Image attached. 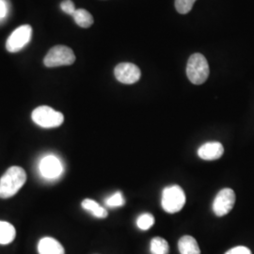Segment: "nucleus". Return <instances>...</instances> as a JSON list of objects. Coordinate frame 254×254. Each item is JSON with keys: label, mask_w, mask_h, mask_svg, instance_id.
<instances>
[{"label": "nucleus", "mask_w": 254, "mask_h": 254, "mask_svg": "<svg viewBox=\"0 0 254 254\" xmlns=\"http://www.w3.org/2000/svg\"><path fill=\"white\" fill-rule=\"evenodd\" d=\"M178 249L181 254H200V247L196 239L190 236H184L180 238Z\"/></svg>", "instance_id": "f8f14e48"}, {"label": "nucleus", "mask_w": 254, "mask_h": 254, "mask_svg": "<svg viewBox=\"0 0 254 254\" xmlns=\"http://www.w3.org/2000/svg\"><path fill=\"white\" fill-rule=\"evenodd\" d=\"M114 74L119 82L123 84L131 85L139 80L141 76V72L135 64L123 63L118 64L115 67Z\"/></svg>", "instance_id": "6e6552de"}, {"label": "nucleus", "mask_w": 254, "mask_h": 254, "mask_svg": "<svg viewBox=\"0 0 254 254\" xmlns=\"http://www.w3.org/2000/svg\"><path fill=\"white\" fill-rule=\"evenodd\" d=\"M31 118L37 126L43 128L61 127L64 121V114L62 112L47 106H41L34 109L31 114Z\"/></svg>", "instance_id": "20e7f679"}, {"label": "nucleus", "mask_w": 254, "mask_h": 254, "mask_svg": "<svg viewBox=\"0 0 254 254\" xmlns=\"http://www.w3.org/2000/svg\"><path fill=\"white\" fill-rule=\"evenodd\" d=\"M169 244L162 237H154L151 241V254H169Z\"/></svg>", "instance_id": "dca6fc26"}, {"label": "nucleus", "mask_w": 254, "mask_h": 254, "mask_svg": "<svg viewBox=\"0 0 254 254\" xmlns=\"http://www.w3.org/2000/svg\"><path fill=\"white\" fill-rule=\"evenodd\" d=\"M224 153V148L220 142L213 141L200 146L198 150V155L201 159L212 161L219 159Z\"/></svg>", "instance_id": "9d476101"}, {"label": "nucleus", "mask_w": 254, "mask_h": 254, "mask_svg": "<svg viewBox=\"0 0 254 254\" xmlns=\"http://www.w3.org/2000/svg\"><path fill=\"white\" fill-rule=\"evenodd\" d=\"M125 203H126V200L121 191H117L116 193H114L113 195H111L106 200L107 206L110 208H116V207L124 206Z\"/></svg>", "instance_id": "a211bd4d"}, {"label": "nucleus", "mask_w": 254, "mask_h": 254, "mask_svg": "<svg viewBox=\"0 0 254 254\" xmlns=\"http://www.w3.org/2000/svg\"><path fill=\"white\" fill-rule=\"evenodd\" d=\"M154 224V218L152 214L144 213L136 219V225L142 231H147Z\"/></svg>", "instance_id": "f3484780"}, {"label": "nucleus", "mask_w": 254, "mask_h": 254, "mask_svg": "<svg viewBox=\"0 0 254 254\" xmlns=\"http://www.w3.org/2000/svg\"><path fill=\"white\" fill-rule=\"evenodd\" d=\"M61 9H63V11H64L66 14H69L71 16H73L74 11L76 10L75 6H74L72 0H64V1H63L62 4H61Z\"/></svg>", "instance_id": "aec40b11"}, {"label": "nucleus", "mask_w": 254, "mask_h": 254, "mask_svg": "<svg viewBox=\"0 0 254 254\" xmlns=\"http://www.w3.org/2000/svg\"><path fill=\"white\" fill-rule=\"evenodd\" d=\"M186 203V194L181 187L174 185L164 189L162 192V208L170 214L181 211Z\"/></svg>", "instance_id": "7ed1b4c3"}, {"label": "nucleus", "mask_w": 254, "mask_h": 254, "mask_svg": "<svg viewBox=\"0 0 254 254\" xmlns=\"http://www.w3.org/2000/svg\"><path fill=\"white\" fill-rule=\"evenodd\" d=\"M16 236V231L13 225L6 221H0V244L8 245Z\"/></svg>", "instance_id": "ddd939ff"}, {"label": "nucleus", "mask_w": 254, "mask_h": 254, "mask_svg": "<svg viewBox=\"0 0 254 254\" xmlns=\"http://www.w3.org/2000/svg\"><path fill=\"white\" fill-rule=\"evenodd\" d=\"M27 180L26 172L17 166L10 167L0 179V198L8 199L14 196Z\"/></svg>", "instance_id": "f257e3e1"}, {"label": "nucleus", "mask_w": 254, "mask_h": 254, "mask_svg": "<svg viewBox=\"0 0 254 254\" xmlns=\"http://www.w3.org/2000/svg\"><path fill=\"white\" fill-rule=\"evenodd\" d=\"M209 73L208 63L205 57L200 53L192 55L187 64V75L190 81L195 85H201L207 80Z\"/></svg>", "instance_id": "f03ea898"}, {"label": "nucleus", "mask_w": 254, "mask_h": 254, "mask_svg": "<svg viewBox=\"0 0 254 254\" xmlns=\"http://www.w3.org/2000/svg\"><path fill=\"white\" fill-rule=\"evenodd\" d=\"M75 62V56L73 50L65 46H54L49 50V52L44 60V64L46 67H59L72 65Z\"/></svg>", "instance_id": "39448f33"}, {"label": "nucleus", "mask_w": 254, "mask_h": 254, "mask_svg": "<svg viewBox=\"0 0 254 254\" xmlns=\"http://www.w3.org/2000/svg\"><path fill=\"white\" fill-rule=\"evenodd\" d=\"M236 203V193L231 189H223L218 192L213 201V211L216 216L223 217L230 213Z\"/></svg>", "instance_id": "0eeeda50"}, {"label": "nucleus", "mask_w": 254, "mask_h": 254, "mask_svg": "<svg viewBox=\"0 0 254 254\" xmlns=\"http://www.w3.org/2000/svg\"><path fill=\"white\" fill-rule=\"evenodd\" d=\"M82 207L86 211L90 212L95 218H106L108 217V211L102 207L99 203L91 199H85L82 201Z\"/></svg>", "instance_id": "4468645a"}, {"label": "nucleus", "mask_w": 254, "mask_h": 254, "mask_svg": "<svg viewBox=\"0 0 254 254\" xmlns=\"http://www.w3.org/2000/svg\"><path fill=\"white\" fill-rule=\"evenodd\" d=\"M64 171L62 161L55 155H47L40 162V172L46 179H56Z\"/></svg>", "instance_id": "1a4fd4ad"}, {"label": "nucleus", "mask_w": 254, "mask_h": 254, "mask_svg": "<svg viewBox=\"0 0 254 254\" xmlns=\"http://www.w3.org/2000/svg\"><path fill=\"white\" fill-rule=\"evenodd\" d=\"M32 27L24 25L12 31L6 42V48L9 53H16L22 50L31 41Z\"/></svg>", "instance_id": "423d86ee"}, {"label": "nucleus", "mask_w": 254, "mask_h": 254, "mask_svg": "<svg viewBox=\"0 0 254 254\" xmlns=\"http://www.w3.org/2000/svg\"><path fill=\"white\" fill-rule=\"evenodd\" d=\"M39 254H64L63 245L52 237H44L38 244Z\"/></svg>", "instance_id": "9b49d317"}, {"label": "nucleus", "mask_w": 254, "mask_h": 254, "mask_svg": "<svg viewBox=\"0 0 254 254\" xmlns=\"http://www.w3.org/2000/svg\"><path fill=\"white\" fill-rule=\"evenodd\" d=\"M196 0H175L176 10L181 14H187L192 9Z\"/></svg>", "instance_id": "6ab92c4d"}, {"label": "nucleus", "mask_w": 254, "mask_h": 254, "mask_svg": "<svg viewBox=\"0 0 254 254\" xmlns=\"http://www.w3.org/2000/svg\"><path fill=\"white\" fill-rule=\"evenodd\" d=\"M225 254H252V252L250 249H248L247 247L243 246H238L236 248L231 249L230 251H228Z\"/></svg>", "instance_id": "412c9836"}, {"label": "nucleus", "mask_w": 254, "mask_h": 254, "mask_svg": "<svg viewBox=\"0 0 254 254\" xmlns=\"http://www.w3.org/2000/svg\"><path fill=\"white\" fill-rule=\"evenodd\" d=\"M73 18L75 24L83 28H88L93 24L92 15L86 9H76L73 14Z\"/></svg>", "instance_id": "2eb2a0df"}, {"label": "nucleus", "mask_w": 254, "mask_h": 254, "mask_svg": "<svg viewBox=\"0 0 254 254\" xmlns=\"http://www.w3.org/2000/svg\"><path fill=\"white\" fill-rule=\"evenodd\" d=\"M9 12V6L6 0H0V21L7 17Z\"/></svg>", "instance_id": "4be33fe9"}]
</instances>
